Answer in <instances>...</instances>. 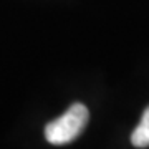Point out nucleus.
I'll use <instances>...</instances> for the list:
<instances>
[{"label": "nucleus", "mask_w": 149, "mask_h": 149, "mask_svg": "<svg viewBox=\"0 0 149 149\" xmlns=\"http://www.w3.org/2000/svg\"><path fill=\"white\" fill-rule=\"evenodd\" d=\"M131 143L134 148H149V106L144 109L141 123L131 134Z\"/></svg>", "instance_id": "nucleus-2"}, {"label": "nucleus", "mask_w": 149, "mask_h": 149, "mask_svg": "<svg viewBox=\"0 0 149 149\" xmlns=\"http://www.w3.org/2000/svg\"><path fill=\"white\" fill-rule=\"evenodd\" d=\"M90 119L88 108L81 103H74L58 118L47 124L45 138L52 144H66L71 143L83 133Z\"/></svg>", "instance_id": "nucleus-1"}]
</instances>
